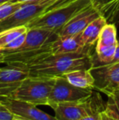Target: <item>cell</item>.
Segmentation results:
<instances>
[{
	"instance_id": "27",
	"label": "cell",
	"mask_w": 119,
	"mask_h": 120,
	"mask_svg": "<svg viewBox=\"0 0 119 120\" xmlns=\"http://www.w3.org/2000/svg\"><path fill=\"white\" fill-rule=\"evenodd\" d=\"M28 1H31V0H12V2H16V3H25Z\"/></svg>"
},
{
	"instance_id": "1",
	"label": "cell",
	"mask_w": 119,
	"mask_h": 120,
	"mask_svg": "<svg viewBox=\"0 0 119 120\" xmlns=\"http://www.w3.org/2000/svg\"><path fill=\"white\" fill-rule=\"evenodd\" d=\"M94 65L90 47L73 53L50 54L28 65L29 76L58 77L77 70H88Z\"/></svg>"
},
{
	"instance_id": "16",
	"label": "cell",
	"mask_w": 119,
	"mask_h": 120,
	"mask_svg": "<svg viewBox=\"0 0 119 120\" xmlns=\"http://www.w3.org/2000/svg\"><path fill=\"white\" fill-rule=\"evenodd\" d=\"M27 31L28 27L26 25L11 27L0 31V50H3L8 43Z\"/></svg>"
},
{
	"instance_id": "18",
	"label": "cell",
	"mask_w": 119,
	"mask_h": 120,
	"mask_svg": "<svg viewBox=\"0 0 119 120\" xmlns=\"http://www.w3.org/2000/svg\"><path fill=\"white\" fill-rule=\"evenodd\" d=\"M23 4L24 3H16L12 1L0 4V22L17 11L20 8L22 7Z\"/></svg>"
},
{
	"instance_id": "24",
	"label": "cell",
	"mask_w": 119,
	"mask_h": 120,
	"mask_svg": "<svg viewBox=\"0 0 119 120\" xmlns=\"http://www.w3.org/2000/svg\"><path fill=\"white\" fill-rule=\"evenodd\" d=\"M118 62H119V42L118 43V46H117L114 57H113V60H112L111 63H118Z\"/></svg>"
},
{
	"instance_id": "23",
	"label": "cell",
	"mask_w": 119,
	"mask_h": 120,
	"mask_svg": "<svg viewBox=\"0 0 119 120\" xmlns=\"http://www.w3.org/2000/svg\"><path fill=\"white\" fill-rule=\"evenodd\" d=\"M99 114H90V115H87L85 117H83L82 119L78 120H99Z\"/></svg>"
},
{
	"instance_id": "26",
	"label": "cell",
	"mask_w": 119,
	"mask_h": 120,
	"mask_svg": "<svg viewBox=\"0 0 119 120\" xmlns=\"http://www.w3.org/2000/svg\"><path fill=\"white\" fill-rule=\"evenodd\" d=\"M12 120H29V119H27L25 118H23V117H21V116H17V115H15L14 118H13Z\"/></svg>"
},
{
	"instance_id": "20",
	"label": "cell",
	"mask_w": 119,
	"mask_h": 120,
	"mask_svg": "<svg viewBox=\"0 0 119 120\" xmlns=\"http://www.w3.org/2000/svg\"><path fill=\"white\" fill-rule=\"evenodd\" d=\"M14 114L3 106L0 107V120H12Z\"/></svg>"
},
{
	"instance_id": "28",
	"label": "cell",
	"mask_w": 119,
	"mask_h": 120,
	"mask_svg": "<svg viewBox=\"0 0 119 120\" xmlns=\"http://www.w3.org/2000/svg\"><path fill=\"white\" fill-rule=\"evenodd\" d=\"M10 1H12V0H0V4H2V3H7V2H10Z\"/></svg>"
},
{
	"instance_id": "22",
	"label": "cell",
	"mask_w": 119,
	"mask_h": 120,
	"mask_svg": "<svg viewBox=\"0 0 119 120\" xmlns=\"http://www.w3.org/2000/svg\"><path fill=\"white\" fill-rule=\"evenodd\" d=\"M99 120H118L115 118H113L112 115H110L108 113H107L106 111L104 109L99 114Z\"/></svg>"
},
{
	"instance_id": "19",
	"label": "cell",
	"mask_w": 119,
	"mask_h": 120,
	"mask_svg": "<svg viewBox=\"0 0 119 120\" xmlns=\"http://www.w3.org/2000/svg\"><path fill=\"white\" fill-rule=\"evenodd\" d=\"M25 35L26 33L22 34L21 35H20L19 37H17L16 38H15L14 40L9 43L4 48H3V52H13V51L16 50L19 48H21L25 42Z\"/></svg>"
},
{
	"instance_id": "8",
	"label": "cell",
	"mask_w": 119,
	"mask_h": 120,
	"mask_svg": "<svg viewBox=\"0 0 119 120\" xmlns=\"http://www.w3.org/2000/svg\"><path fill=\"white\" fill-rule=\"evenodd\" d=\"M95 78L94 89L107 96L119 89V62L106 65H94L90 69Z\"/></svg>"
},
{
	"instance_id": "17",
	"label": "cell",
	"mask_w": 119,
	"mask_h": 120,
	"mask_svg": "<svg viewBox=\"0 0 119 120\" xmlns=\"http://www.w3.org/2000/svg\"><path fill=\"white\" fill-rule=\"evenodd\" d=\"M105 110L119 120V89L114 90L108 95V101L105 105Z\"/></svg>"
},
{
	"instance_id": "29",
	"label": "cell",
	"mask_w": 119,
	"mask_h": 120,
	"mask_svg": "<svg viewBox=\"0 0 119 120\" xmlns=\"http://www.w3.org/2000/svg\"><path fill=\"white\" fill-rule=\"evenodd\" d=\"M2 106H3V105H2V104H1V102H0V107H2Z\"/></svg>"
},
{
	"instance_id": "30",
	"label": "cell",
	"mask_w": 119,
	"mask_h": 120,
	"mask_svg": "<svg viewBox=\"0 0 119 120\" xmlns=\"http://www.w3.org/2000/svg\"><path fill=\"white\" fill-rule=\"evenodd\" d=\"M118 42H119V40H118Z\"/></svg>"
},
{
	"instance_id": "11",
	"label": "cell",
	"mask_w": 119,
	"mask_h": 120,
	"mask_svg": "<svg viewBox=\"0 0 119 120\" xmlns=\"http://www.w3.org/2000/svg\"><path fill=\"white\" fill-rule=\"evenodd\" d=\"M56 34V32L50 29L28 28L22 46L13 52H27L39 50L49 43L51 37Z\"/></svg>"
},
{
	"instance_id": "14",
	"label": "cell",
	"mask_w": 119,
	"mask_h": 120,
	"mask_svg": "<svg viewBox=\"0 0 119 120\" xmlns=\"http://www.w3.org/2000/svg\"><path fill=\"white\" fill-rule=\"evenodd\" d=\"M107 24V19L104 15L99 16L90 23L81 33V37L84 44L90 47L97 42L102 29Z\"/></svg>"
},
{
	"instance_id": "13",
	"label": "cell",
	"mask_w": 119,
	"mask_h": 120,
	"mask_svg": "<svg viewBox=\"0 0 119 120\" xmlns=\"http://www.w3.org/2000/svg\"><path fill=\"white\" fill-rule=\"evenodd\" d=\"M62 76H64L72 85L75 87L94 90L95 80L90 69L73 70L66 73Z\"/></svg>"
},
{
	"instance_id": "25",
	"label": "cell",
	"mask_w": 119,
	"mask_h": 120,
	"mask_svg": "<svg viewBox=\"0 0 119 120\" xmlns=\"http://www.w3.org/2000/svg\"><path fill=\"white\" fill-rule=\"evenodd\" d=\"M4 63V52L3 50H0V65Z\"/></svg>"
},
{
	"instance_id": "5",
	"label": "cell",
	"mask_w": 119,
	"mask_h": 120,
	"mask_svg": "<svg viewBox=\"0 0 119 120\" xmlns=\"http://www.w3.org/2000/svg\"><path fill=\"white\" fill-rule=\"evenodd\" d=\"M62 1L63 0H31L25 2L21 8L0 22V31L11 27L27 25Z\"/></svg>"
},
{
	"instance_id": "3",
	"label": "cell",
	"mask_w": 119,
	"mask_h": 120,
	"mask_svg": "<svg viewBox=\"0 0 119 120\" xmlns=\"http://www.w3.org/2000/svg\"><path fill=\"white\" fill-rule=\"evenodd\" d=\"M55 81L56 77L29 76L9 98L35 105H48V99Z\"/></svg>"
},
{
	"instance_id": "10",
	"label": "cell",
	"mask_w": 119,
	"mask_h": 120,
	"mask_svg": "<svg viewBox=\"0 0 119 120\" xmlns=\"http://www.w3.org/2000/svg\"><path fill=\"white\" fill-rule=\"evenodd\" d=\"M102 15L103 12L100 8L94 3L77 14L73 19L70 20L66 25L58 30L56 34L58 36H65V35H73L82 33L83 30L91 21Z\"/></svg>"
},
{
	"instance_id": "21",
	"label": "cell",
	"mask_w": 119,
	"mask_h": 120,
	"mask_svg": "<svg viewBox=\"0 0 119 120\" xmlns=\"http://www.w3.org/2000/svg\"><path fill=\"white\" fill-rule=\"evenodd\" d=\"M115 8L111 13V19L113 24H116V23H119V0H115Z\"/></svg>"
},
{
	"instance_id": "15",
	"label": "cell",
	"mask_w": 119,
	"mask_h": 120,
	"mask_svg": "<svg viewBox=\"0 0 119 120\" xmlns=\"http://www.w3.org/2000/svg\"><path fill=\"white\" fill-rule=\"evenodd\" d=\"M96 43V47H109L118 45V40L117 38V29L115 24L107 23L102 29Z\"/></svg>"
},
{
	"instance_id": "9",
	"label": "cell",
	"mask_w": 119,
	"mask_h": 120,
	"mask_svg": "<svg viewBox=\"0 0 119 120\" xmlns=\"http://www.w3.org/2000/svg\"><path fill=\"white\" fill-rule=\"evenodd\" d=\"M2 105L12 113L14 115L21 116L29 120H57L44 111L38 109L37 105L9 97H0Z\"/></svg>"
},
{
	"instance_id": "7",
	"label": "cell",
	"mask_w": 119,
	"mask_h": 120,
	"mask_svg": "<svg viewBox=\"0 0 119 120\" xmlns=\"http://www.w3.org/2000/svg\"><path fill=\"white\" fill-rule=\"evenodd\" d=\"M93 89L81 88L72 85L64 76L56 77L54 86L48 99V106L56 103L79 101L91 95Z\"/></svg>"
},
{
	"instance_id": "12",
	"label": "cell",
	"mask_w": 119,
	"mask_h": 120,
	"mask_svg": "<svg viewBox=\"0 0 119 120\" xmlns=\"http://www.w3.org/2000/svg\"><path fill=\"white\" fill-rule=\"evenodd\" d=\"M87 47L84 44L81 37V33L73 35L58 36L53 41H51L50 50L51 54L73 53V52H82Z\"/></svg>"
},
{
	"instance_id": "2",
	"label": "cell",
	"mask_w": 119,
	"mask_h": 120,
	"mask_svg": "<svg viewBox=\"0 0 119 120\" xmlns=\"http://www.w3.org/2000/svg\"><path fill=\"white\" fill-rule=\"evenodd\" d=\"M94 0H63L32 21L28 28H46L57 31L83 9L94 4Z\"/></svg>"
},
{
	"instance_id": "6",
	"label": "cell",
	"mask_w": 119,
	"mask_h": 120,
	"mask_svg": "<svg viewBox=\"0 0 119 120\" xmlns=\"http://www.w3.org/2000/svg\"><path fill=\"white\" fill-rule=\"evenodd\" d=\"M0 66V97H11L21 82L29 76L27 65L19 63H5Z\"/></svg>"
},
{
	"instance_id": "4",
	"label": "cell",
	"mask_w": 119,
	"mask_h": 120,
	"mask_svg": "<svg viewBox=\"0 0 119 120\" xmlns=\"http://www.w3.org/2000/svg\"><path fill=\"white\" fill-rule=\"evenodd\" d=\"M57 120H78L87 115L99 114L105 105L102 104L100 94L93 92L91 95L79 101L56 103L51 105Z\"/></svg>"
}]
</instances>
